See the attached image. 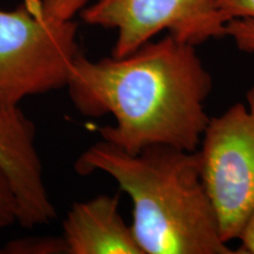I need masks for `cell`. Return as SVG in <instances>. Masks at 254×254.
I'll list each match as a JSON object with an SVG mask.
<instances>
[{"mask_svg": "<svg viewBox=\"0 0 254 254\" xmlns=\"http://www.w3.org/2000/svg\"><path fill=\"white\" fill-rule=\"evenodd\" d=\"M74 168L109 174L131 198V227L144 254H237L221 238L198 150L154 145L129 154L101 140Z\"/></svg>", "mask_w": 254, "mask_h": 254, "instance_id": "7a4b0ae2", "label": "cell"}, {"mask_svg": "<svg viewBox=\"0 0 254 254\" xmlns=\"http://www.w3.org/2000/svg\"><path fill=\"white\" fill-rule=\"evenodd\" d=\"M67 254H144L119 213L118 195L73 202L63 221Z\"/></svg>", "mask_w": 254, "mask_h": 254, "instance_id": "52a82bcc", "label": "cell"}, {"mask_svg": "<svg viewBox=\"0 0 254 254\" xmlns=\"http://www.w3.org/2000/svg\"><path fill=\"white\" fill-rule=\"evenodd\" d=\"M237 239L240 241L237 254H254V208L246 218Z\"/></svg>", "mask_w": 254, "mask_h": 254, "instance_id": "4fadbf2b", "label": "cell"}, {"mask_svg": "<svg viewBox=\"0 0 254 254\" xmlns=\"http://www.w3.org/2000/svg\"><path fill=\"white\" fill-rule=\"evenodd\" d=\"M18 222V207L13 190L0 170V231Z\"/></svg>", "mask_w": 254, "mask_h": 254, "instance_id": "30bf717a", "label": "cell"}, {"mask_svg": "<svg viewBox=\"0 0 254 254\" xmlns=\"http://www.w3.org/2000/svg\"><path fill=\"white\" fill-rule=\"evenodd\" d=\"M199 147L202 179L228 244L254 208V85L246 104L209 118Z\"/></svg>", "mask_w": 254, "mask_h": 254, "instance_id": "277c9868", "label": "cell"}, {"mask_svg": "<svg viewBox=\"0 0 254 254\" xmlns=\"http://www.w3.org/2000/svg\"><path fill=\"white\" fill-rule=\"evenodd\" d=\"M88 0H44L51 12L64 19H73L75 13L80 12Z\"/></svg>", "mask_w": 254, "mask_h": 254, "instance_id": "7c38bea8", "label": "cell"}, {"mask_svg": "<svg viewBox=\"0 0 254 254\" xmlns=\"http://www.w3.org/2000/svg\"><path fill=\"white\" fill-rule=\"evenodd\" d=\"M215 4L226 23L233 19H254V0H215Z\"/></svg>", "mask_w": 254, "mask_h": 254, "instance_id": "8fae6325", "label": "cell"}, {"mask_svg": "<svg viewBox=\"0 0 254 254\" xmlns=\"http://www.w3.org/2000/svg\"><path fill=\"white\" fill-rule=\"evenodd\" d=\"M195 49L167 34L124 57L91 60L79 51L66 88L82 116L112 114L116 124L99 133L127 153L154 145L196 151L213 80Z\"/></svg>", "mask_w": 254, "mask_h": 254, "instance_id": "6da1fadb", "label": "cell"}, {"mask_svg": "<svg viewBox=\"0 0 254 254\" xmlns=\"http://www.w3.org/2000/svg\"><path fill=\"white\" fill-rule=\"evenodd\" d=\"M36 136V126L20 107L0 111V170L17 200L18 224L25 228L47 225L57 217Z\"/></svg>", "mask_w": 254, "mask_h": 254, "instance_id": "8992f818", "label": "cell"}, {"mask_svg": "<svg viewBox=\"0 0 254 254\" xmlns=\"http://www.w3.org/2000/svg\"><path fill=\"white\" fill-rule=\"evenodd\" d=\"M80 18L117 31L113 57L134 52L164 31L198 46L225 37L227 24L215 0H95L81 9Z\"/></svg>", "mask_w": 254, "mask_h": 254, "instance_id": "5b68a950", "label": "cell"}, {"mask_svg": "<svg viewBox=\"0 0 254 254\" xmlns=\"http://www.w3.org/2000/svg\"><path fill=\"white\" fill-rule=\"evenodd\" d=\"M78 24L52 13L44 0L0 8V111L20 107L31 95L66 87L80 51Z\"/></svg>", "mask_w": 254, "mask_h": 254, "instance_id": "3957f363", "label": "cell"}, {"mask_svg": "<svg viewBox=\"0 0 254 254\" xmlns=\"http://www.w3.org/2000/svg\"><path fill=\"white\" fill-rule=\"evenodd\" d=\"M5 254H67L63 237H34L9 241L0 249Z\"/></svg>", "mask_w": 254, "mask_h": 254, "instance_id": "ba28073f", "label": "cell"}, {"mask_svg": "<svg viewBox=\"0 0 254 254\" xmlns=\"http://www.w3.org/2000/svg\"><path fill=\"white\" fill-rule=\"evenodd\" d=\"M225 37L233 41L238 49L254 55V19H233L226 24Z\"/></svg>", "mask_w": 254, "mask_h": 254, "instance_id": "9c48e42d", "label": "cell"}]
</instances>
